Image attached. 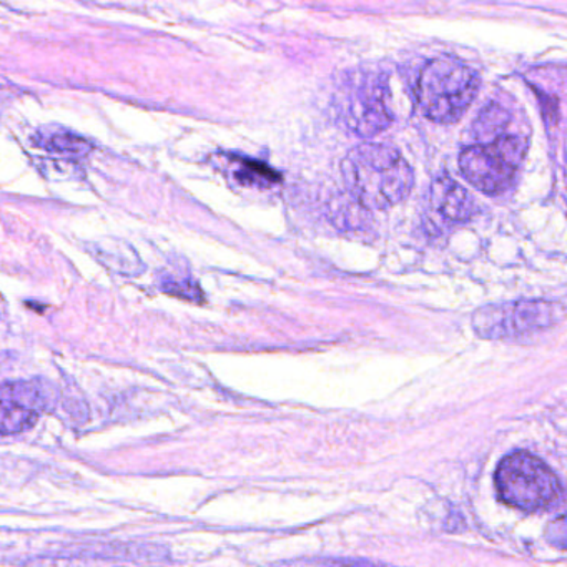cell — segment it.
Masks as SVG:
<instances>
[{
    "label": "cell",
    "mask_w": 567,
    "mask_h": 567,
    "mask_svg": "<svg viewBox=\"0 0 567 567\" xmlns=\"http://www.w3.org/2000/svg\"><path fill=\"white\" fill-rule=\"evenodd\" d=\"M526 151L524 138L501 135L494 140L464 148L460 155V168L477 190L497 196L513 185Z\"/></svg>",
    "instance_id": "cell-5"
},
{
    "label": "cell",
    "mask_w": 567,
    "mask_h": 567,
    "mask_svg": "<svg viewBox=\"0 0 567 567\" xmlns=\"http://www.w3.org/2000/svg\"><path fill=\"white\" fill-rule=\"evenodd\" d=\"M510 124V114L504 108L493 105L483 111L476 122L477 135H486V137L497 138L504 135V128Z\"/></svg>",
    "instance_id": "cell-10"
},
{
    "label": "cell",
    "mask_w": 567,
    "mask_h": 567,
    "mask_svg": "<svg viewBox=\"0 0 567 567\" xmlns=\"http://www.w3.org/2000/svg\"><path fill=\"white\" fill-rule=\"evenodd\" d=\"M335 111L338 120L359 137L381 134L395 118L387 81L372 71H356L346 77L336 92Z\"/></svg>",
    "instance_id": "cell-3"
},
{
    "label": "cell",
    "mask_w": 567,
    "mask_h": 567,
    "mask_svg": "<svg viewBox=\"0 0 567 567\" xmlns=\"http://www.w3.org/2000/svg\"><path fill=\"white\" fill-rule=\"evenodd\" d=\"M546 539L556 549L567 550V514L549 523L546 529Z\"/></svg>",
    "instance_id": "cell-11"
},
{
    "label": "cell",
    "mask_w": 567,
    "mask_h": 567,
    "mask_svg": "<svg viewBox=\"0 0 567 567\" xmlns=\"http://www.w3.org/2000/svg\"><path fill=\"white\" fill-rule=\"evenodd\" d=\"M431 206L448 222L464 223L474 216L473 197L448 175H441L431 185Z\"/></svg>",
    "instance_id": "cell-8"
},
{
    "label": "cell",
    "mask_w": 567,
    "mask_h": 567,
    "mask_svg": "<svg viewBox=\"0 0 567 567\" xmlns=\"http://www.w3.org/2000/svg\"><path fill=\"white\" fill-rule=\"evenodd\" d=\"M480 75L453 57L424 65L417 84V101L424 117L438 124H454L466 114L480 92Z\"/></svg>",
    "instance_id": "cell-2"
},
{
    "label": "cell",
    "mask_w": 567,
    "mask_h": 567,
    "mask_svg": "<svg viewBox=\"0 0 567 567\" xmlns=\"http://www.w3.org/2000/svg\"><path fill=\"white\" fill-rule=\"evenodd\" d=\"M54 403V393L42 381H6L0 405V431L19 434L38 423Z\"/></svg>",
    "instance_id": "cell-7"
},
{
    "label": "cell",
    "mask_w": 567,
    "mask_h": 567,
    "mask_svg": "<svg viewBox=\"0 0 567 567\" xmlns=\"http://www.w3.org/2000/svg\"><path fill=\"white\" fill-rule=\"evenodd\" d=\"M563 308L549 302H511L484 306L473 316V328L481 338L507 339L527 336L556 325Z\"/></svg>",
    "instance_id": "cell-6"
},
{
    "label": "cell",
    "mask_w": 567,
    "mask_h": 567,
    "mask_svg": "<svg viewBox=\"0 0 567 567\" xmlns=\"http://www.w3.org/2000/svg\"><path fill=\"white\" fill-rule=\"evenodd\" d=\"M496 487L503 503L526 513L553 506L560 496L556 474L529 453L510 454L501 461Z\"/></svg>",
    "instance_id": "cell-4"
},
{
    "label": "cell",
    "mask_w": 567,
    "mask_h": 567,
    "mask_svg": "<svg viewBox=\"0 0 567 567\" xmlns=\"http://www.w3.org/2000/svg\"><path fill=\"white\" fill-rule=\"evenodd\" d=\"M39 145L45 150L59 155H84L88 151V144L78 135L71 134L64 128L51 127L39 132Z\"/></svg>",
    "instance_id": "cell-9"
},
{
    "label": "cell",
    "mask_w": 567,
    "mask_h": 567,
    "mask_svg": "<svg viewBox=\"0 0 567 567\" xmlns=\"http://www.w3.org/2000/svg\"><path fill=\"white\" fill-rule=\"evenodd\" d=\"M343 180L353 199L371 210H387L403 202L414 185L407 158L385 144L353 148L342 165Z\"/></svg>",
    "instance_id": "cell-1"
}]
</instances>
